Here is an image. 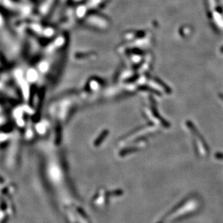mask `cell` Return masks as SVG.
<instances>
[{"label": "cell", "instance_id": "obj_3", "mask_svg": "<svg viewBox=\"0 0 223 223\" xmlns=\"http://www.w3.org/2000/svg\"><path fill=\"white\" fill-rule=\"evenodd\" d=\"M153 114L155 117L156 119L159 121L160 123L162 124L163 127H165V128H170V124L168 121H166L165 119H163L162 116H160L159 114L158 113V111H157V110L155 109V108H153Z\"/></svg>", "mask_w": 223, "mask_h": 223}, {"label": "cell", "instance_id": "obj_1", "mask_svg": "<svg viewBox=\"0 0 223 223\" xmlns=\"http://www.w3.org/2000/svg\"><path fill=\"white\" fill-rule=\"evenodd\" d=\"M186 124L187 127H188V128L191 131V132L194 134V135L195 137L197 138V140L200 142V144L202 145L204 150H205V153H206L207 155L209 154V146H208L207 143H206V142L205 141V140L204 139L203 136L201 135V133L199 132V131L197 129L196 127L194 126V124L191 122V121H187Z\"/></svg>", "mask_w": 223, "mask_h": 223}, {"label": "cell", "instance_id": "obj_5", "mask_svg": "<svg viewBox=\"0 0 223 223\" xmlns=\"http://www.w3.org/2000/svg\"></svg>", "mask_w": 223, "mask_h": 223}, {"label": "cell", "instance_id": "obj_4", "mask_svg": "<svg viewBox=\"0 0 223 223\" xmlns=\"http://www.w3.org/2000/svg\"><path fill=\"white\" fill-rule=\"evenodd\" d=\"M214 157H215L216 159L223 160V153H216Z\"/></svg>", "mask_w": 223, "mask_h": 223}, {"label": "cell", "instance_id": "obj_2", "mask_svg": "<svg viewBox=\"0 0 223 223\" xmlns=\"http://www.w3.org/2000/svg\"><path fill=\"white\" fill-rule=\"evenodd\" d=\"M188 197H186L185 199H182L181 201H180V202L178 203L177 204L175 205V206H174V207H173L172 209H171L170 210V211H168V212L167 214H166L164 216V217H163V219H165L166 217H168V216L171 215V214H172L173 213L176 212V211H177V210H178L179 209H181V206H183V205L184 204H185L186 202V201H187V200H188Z\"/></svg>", "mask_w": 223, "mask_h": 223}]
</instances>
